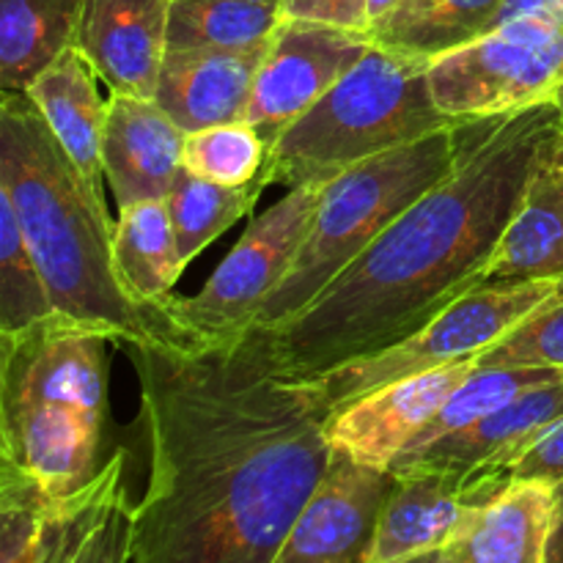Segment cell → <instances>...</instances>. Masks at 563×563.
Returning a JSON list of instances; mask_svg holds the SVG:
<instances>
[{
  "instance_id": "obj_2",
  "label": "cell",
  "mask_w": 563,
  "mask_h": 563,
  "mask_svg": "<svg viewBox=\"0 0 563 563\" xmlns=\"http://www.w3.org/2000/svg\"><path fill=\"white\" fill-rule=\"evenodd\" d=\"M559 126L555 102L465 121L454 170L300 313L262 330L280 368L295 379L322 377L418 333L478 289Z\"/></svg>"
},
{
  "instance_id": "obj_34",
  "label": "cell",
  "mask_w": 563,
  "mask_h": 563,
  "mask_svg": "<svg viewBox=\"0 0 563 563\" xmlns=\"http://www.w3.org/2000/svg\"><path fill=\"white\" fill-rule=\"evenodd\" d=\"M548 563H563V482L555 484V522L548 548Z\"/></svg>"
},
{
  "instance_id": "obj_20",
  "label": "cell",
  "mask_w": 563,
  "mask_h": 563,
  "mask_svg": "<svg viewBox=\"0 0 563 563\" xmlns=\"http://www.w3.org/2000/svg\"><path fill=\"white\" fill-rule=\"evenodd\" d=\"M97 80L99 75L93 71V66L71 44L25 88V93L38 108L49 132L64 146L71 163L99 192H104L102 143L104 124H108V102L99 97Z\"/></svg>"
},
{
  "instance_id": "obj_25",
  "label": "cell",
  "mask_w": 563,
  "mask_h": 563,
  "mask_svg": "<svg viewBox=\"0 0 563 563\" xmlns=\"http://www.w3.org/2000/svg\"><path fill=\"white\" fill-rule=\"evenodd\" d=\"M278 5L245 0H174L168 49H253L269 42Z\"/></svg>"
},
{
  "instance_id": "obj_9",
  "label": "cell",
  "mask_w": 563,
  "mask_h": 563,
  "mask_svg": "<svg viewBox=\"0 0 563 563\" xmlns=\"http://www.w3.org/2000/svg\"><path fill=\"white\" fill-rule=\"evenodd\" d=\"M322 187L317 181L289 187L284 198L253 218L196 295H170L163 302L170 322L198 339H223L251 328L258 308L295 264L317 214Z\"/></svg>"
},
{
  "instance_id": "obj_23",
  "label": "cell",
  "mask_w": 563,
  "mask_h": 563,
  "mask_svg": "<svg viewBox=\"0 0 563 563\" xmlns=\"http://www.w3.org/2000/svg\"><path fill=\"white\" fill-rule=\"evenodd\" d=\"M504 0H405L368 27L379 47L432 64L493 31Z\"/></svg>"
},
{
  "instance_id": "obj_8",
  "label": "cell",
  "mask_w": 563,
  "mask_h": 563,
  "mask_svg": "<svg viewBox=\"0 0 563 563\" xmlns=\"http://www.w3.org/2000/svg\"><path fill=\"white\" fill-rule=\"evenodd\" d=\"M434 104L451 121H482L555 102L563 88V22H500L429 64Z\"/></svg>"
},
{
  "instance_id": "obj_1",
  "label": "cell",
  "mask_w": 563,
  "mask_h": 563,
  "mask_svg": "<svg viewBox=\"0 0 563 563\" xmlns=\"http://www.w3.org/2000/svg\"><path fill=\"white\" fill-rule=\"evenodd\" d=\"M126 350L148 449L132 563H275L335 456L317 388L256 328Z\"/></svg>"
},
{
  "instance_id": "obj_7",
  "label": "cell",
  "mask_w": 563,
  "mask_h": 563,
  "mask_svg": "<svg viewBox=\"0 0 563 563\" xmlns=\"http://www.w3.org/2000/svg\"><path fill=\"white\" fill-rule=\"evenodd\" d=\"M561 297L563 278L478 286L418 333L396 341L377 355L357 357L308 383L317 388L319 399L333 416L335 410L383 385L484 355L509 330Z\"/></svg>"
},
{
  "instance_id": "obj_27",
  "label": "cell",
  "mask_w": 563,
  "mask_h": 563,
  "mask_svg": "<svg viewBox=\"0 0 563 563\" xmlns=\"http://www.w3.org/2000/svg\"><path fill=\"white\" fill-rule=\"evenodd\" d=\"M121 489H124V454H113L80 493L49 504L31 563H71Z\"/></svg>"
},
{
  "instance_id": "obj_6",
  "label": "cell",
  "mask_w": 563,
  "mask_h": 563,
  "mask_svg": "<svg viewBox=\"0 0 563 563\" xmlns=\"http://www.w3.org/2000/svg\"><path fill=\"white\" fill-rule=\"evenodd\" d=\"M465 121L377 154L322 187L306 242L251 328L269 330L300 313L333 284L412 201L454 170Z\"/></svg>"
},
{
  "instance_id": "obj_10",
  "label": "cell",
  "mask_w": 563,
  "mask_h": 563,
  "mask_svg": "<svg viewBox=\"0 0 563 563\" xmlns=\"http://www.w3.org/2000/svg\"><path fill=\"white\" fill-rule=\"evenodd\" d=\"M368 47V33L280 16L258 64L245 121L273 146L275 137L306 115Z\"/></svg>"
},
{
  "instance_id": "obj_35",
  "label": "cell",
  "mask_w": 563,
  "mask_h": 563,
  "mask_svg": "<svg viewBox=\"0 0 563 563\" xmlns=\"http://www.w3.org/2000/svg\"><path fill=\"white\" fill-rule=\"evenodd\" d=\"M401 3H405V0H368V27H372L374 22L383 20V16H388L390 11Z\"/></svg>"
},
{
  "instance_id": "obj_24",
  "label": "cell",
  "mask_w": 563,
  "mask_h": 563,
  "mask_svg": "<svg viewBox=\"0 0 563 563\" xmlns=\"http://www.w3.org/2000/svg\"><path fill=\"white\" fill-rule=\"evenodd\" d=\"M267 168L258 179L247 181L242 187L214 185L181 168L174 187L165 196L168 203L170 223H174L176 242H179L181 262L187 264L207 251L223 231H229L236 220L245 218L262 198L264 187H269Z\"/></svg>"
},
{
  "instance_id": "obj_26",
  "label": "cell",
  "mask_w": 563,
  "mask_h": 563,
  "mask_svg": "<svg viewBox=\"0 0 563 563\" xmlns=\"http://www.w3.org/2000/svg\"><path fill=\"white\" fill-rule=\"evenodd\" d=\"M561 368H482L478 366L471 377L465 379L460 390L449 399V405L434 416V421L423 429L416 438V443L405 451L423 449V445L434 443V440H443L449 434L465 432V429L476 427L478 421H484L493 412L504 410L506 405L522 396L526 390L537 388V385L553 383L561 379ZM401 454V456H405ZM399 462V460H396Z\"/></svg>"
},
{
  "instance_id": "obj_30",
  "label": "cell",
  "mask_w": 563,
  "mask_h": 563,
  "mask_svg": "<svg viewBox=\"0 0 563 563\" xmlns=\"http://www.w3.org/2000/svg\"><path fill=\"white\" fill-rule=\"evenodd\" d=\"M482 368H561L563 372V297L528 317L484 355Z\"/></svg>"
},
{
  "instance_id": "obj_15",
  "label": "cell",
  "mask_w": 563,
  "mask_h": 563,
  "mask_svg": "<svg viewBox=\"0 0 563 563\" xmlns=\"http://www.w3.org/2000/svg\"><path fill=\"white\" fill-rule=\"evenodd\" d=\"M185 130L154 99L110 93L104 124V179L119 209L165 201L181 170Z\"/></svg>"
},
{
  "instance_id": "obj_38",
  "label": "cell",
  "mask_w": 563,
  "mask_h": 563,
  "mask_svg": "<svg viewBox=\"0 0 563 563\" xmlns=\"http://www.w3.org/2000/svg\"><path fill=\"white\" fill-rule=\"evenodd\" d=\"M245 3H264V5H278L280 0H245Z\"/></svg>"
},
{
  "instance_id": "obj_16",
  "label": "cell",
  "mask_w": 563,
  "mask_h": 563,
  "mask_svg": "<svg viewBox=\"0 0 563 563\" xmlns=\"http://www.w3.org/2000/svg\"><path fill=\"white\" fill-rule=\"evenodd\" d=\"M559 418H563V377L526 390L504 410L493 412L465 432L449 434L399 456L390 473L399 476L416 471H476V467L511 473L520 456Z\"/></svg>"
},
{
  "instance_id": "obj_13",
  "label": "cell",
  "mask_w": 563,
  "mask_h": 563,
  "mask_svg": "<svg viewBox=\"0 0 563 563\" xmlns=\"http://www.w3.org/2000/svg\"><path fill=\"white\" fill-rule=\"evenodd\" d=\"M394 473L335 454L275 563H366Z\"/></svg>"
},
{
  "instance_id": "obj_29",
  "label": "cell",
  "mask_w": 563,
  "mask_h": 563,
  "mask_svg": "<svg viewBox=\"0 0 563 563\" xmlns=\"http://www.w3.org/2000/svg\"><path fill=\"white\" fill-rule=\"evenodd\" d=\"M269 163V143L251 121L203 126L185 132L181 168L225 187H242L258 179Z\"/></svg>"
},
{
  "instance_id": "obj_12",
  "label": "cell",
  "mask_w": 563,
  "mask_h": 563,
  "mask_svg": "<svg viewBox=\"0 0 563 563\" xmlns=\"http://www.w3.org/2000/svg\"><path fill=\"white\" fill-rule=\"evenodd\" d=\"M478 368V357L451 363L434 372L416 374L399 383L383 385L361 399L350 401L328 418V443L333 454L377 471H388L416 443L418 434L434 421L451 396Z\"/></svg>"
},
{
  "instance_id": "obj_5",
  "label": "cell",
  "mask_w": 563,
  "mask_h": 563,
  "mask_svg": "<svg viewBox=\"0 0 563 563\" xmlns=\"http://www.w3.org/2000/svg\"><path fill=\"white\" fill-rule=\"evenodd\" d=\"M451 121L434 104L429 60L372 42L361 60L269 146L267 174L286 190L328 185L344 170L407 146Z\"/></svg>"
},
{
  "instance_id": "obj_32",
  "label": "cell",
  "mask_w": 563,
  "mask_h": 563,
  "mask_svg": "<svg viewBox=\"0 0 563 563\" xmlns=\"http://www.w3.org/2000/svg\"><path fill=\"white\" fill-rule=\"evenodd\" d=\"M280 16L368 33V0H280Z\"/></svg>"
},
{
  "instance_id": "obj_17",
  "label": "cell",
  "mask_w": 563,
  "mask_h": 563,
  "mask_svg": "<svg viewBox=\"0 0 563 563\" xmlns=\"http://www.w3.org/2000/svg\"><path fill=\"white\" fill-rule=\"evenodd\" d=\"M264 49H168L154 102L185 132L247 119Z\"/></svg>"
},
{
  "instance_id": "obj_37",
  "label": "cell",
  "mask_w": 563,
  "mask_h": 563,
  "mask_svg": "<svg viewBox=\"0 0 563 563\" xmlns=\"http://www.w3.org/2000/svg\"><path fill=\"white\" fill-rule=\"evenodd\" d=\"M555 108H559L561 124H563V88H561V93H559V97H555Z\"/></svg>"
},
{
  "instance_id": "obj_22",
  "label": "cell",
  "mask_w": 563,
  "mask_h": 563,
  "mask_svg": "<svg viewBox=\"0 0 563 563\" xmlns=\"http://www.w3.org/2000/svg\"><path fill=\"white\" fill-rule=\"evenodd\" d=\"M86 0H0V88L25 91L75 44Z\"/></svg>"
},
{
  "instance_id": "obj_31",
  "label": "cell",
  "mask_w": 563,
  "mask_h": 563,
  "mask_svg": "<svg viewBox=\"0 0 563 563\" xmlns=\"http://www.w3.org/2000/svg\"><path fill=\"white\" fill-rule=\"evenodd\" d=\"M71 563H132V504L126 489L110 504Z\"/></svg>"
},
{
  "instance_id": "obj_36",
  "label": "cell",
  "mask_w": 563,
  "mask_h": 563,
  "mask_svg": "<svg viewBox=\"0 0 563 563\" xmlns=\"http://www.w3.org/2000/svg\"><path fill=\"white\" fill-rule=\"evenodd\" d=\"M399 563H443V550H434V553H423V555H412V559L399 561Z\"/></svg>"
},
{
  "instance_id": "obj_14",
  "label": "cell",
  "mask_w": 563,
  "mask_h": 563,
  "mask_svg": "<svg viewBox=\"0 0 563 563\" xmlns=\"http://www.w3.org/2000/svg\"><path fill=\"white\" fill-rule=\"evenodd\" d=\"M174 0H86L75 47L110 93L154 99Z\"/></svg>"
},
{
  "instance_id": "obj_28",
  "label": "cell",
  "mask_w": 563,
  "mask_h": 563,
  "mask_svg": "<svg viewBox=\"0 0 563 563\" xmlns=\"http://www.w3.org/2000/svg\"><path fill=\"white\" fill-rule=\"evenodd\" d=\"M53 313V297L36 256L22 234L14 207L0 192V333L27 328Z\"/></svg>"
},
{
  "instance_id": "obj_11",
  "label": "cell",
  "mask_w": 563,
  "mask_h": 563,
  "mask_svg": "<svg viewBox=\"0 0 563 563\" xmlns=\"http://www.w3.org/2000/svg\"><path fill=\"white\" fill-rule=\"evenodd\" d=\"M511 482V473L416 471L394 476L366 563H399L445 550L467 522Z\"/></svg>"
},
{
  "instance_id": "obj_4",
  "label": "cell",
  "mask_w": 563,
  "mask_h": 563,
  "mask_svg": "<svg viewBox=\"0 0 563 563\" xmlns=\"http://www.w3.org/2000/svg\"><path fill=\"white\" fill-rule=\"evenodd\" d=\"M108 330L55 311L0 333V462L49 500L80 493L102 465Z\"/></svg>"
},
{
  "instance_id": "obj_18",
  "label": "cell",
  "mask_w": 563,
  "mask_h": 563,
  "mask_svg": "<svg viewBox=\"0 0 563 563\" xmlns=\"http://www.w3.org/2000/svg\"><path fill=\"white\" fill-rule=\"evenodd\" d=\"M544 278H563V124L544 148L482 286Z\"/></svg>"
},
{
  "instance_id": "obj_33",
  "label": "cell",
  "mask_w": 563,
  "mask_h": 563,
  "mask_svg": "<svg viewBox=\"0 0 563 563\" xmlns=\"http://www.w3.org/2000/svg\"><path fill=\"white\" fill-rule=\"evenodd\" d=\"M511 478H537V482H563V418L553 423L511 467Z\"/></svg>"
},
{
  "instance_id": "obj_19",
  "label": "cell",
  "mask_w": 563,
  "mask_h": 563,
  "mask_svg": "<svg viewBox=\"0 0 563 563\" xmlns=\"http://www.w3.org/2000/svg\"><path fill=\"white\" fill-rule=\"evenodd\" d=\"M555 484L511 478L443 550V563H548Z\"/></svg>"
},
{
  "instance_id": "obj_21",
  "label": "cell",
  "mask_w": 563,
  "mask_h": 563,
  "mask_svg": "<svg viewBox=\"0 0 563 563\" xmlns=\"http://www.w3.org/2000/svg\"><path fill=\"white\" fill-rule=\"evenodd\" d=\"M115 275L137 306L157 308L174 295L185 262L165 201H137L113 225Z\"/></svg>"
},
{
  "instance_id": "obj_3",
  "label": "cell",
  "mask_w": 563,
  "mask_h": 563,
  "mask_svg": "<svg viewBox=\"0 0 563 563\" xmlns=\"http://www.w3.org/2000/svg\"><path fill=\"white\" fill-rule=\"evenodd\" d=\"M0 192L14 207L58 313L102 328L124 346L185 344L163 306H137L113 262L104 192L80 174L25 91L0 99Z\"/></svg>"
}]
</instances>
